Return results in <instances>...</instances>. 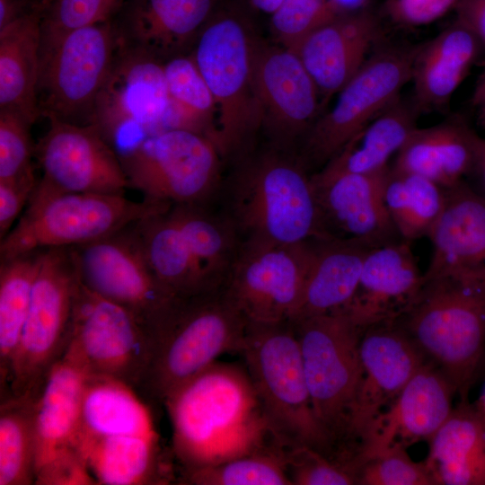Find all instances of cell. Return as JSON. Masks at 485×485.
Instances as JSON below:
<instances>
[{
    "mask_svg": "<svg viewBox=\"0 0 485 485\" xmlns=\"http://www.w3.org/2000/svg\"><path fill=\"white\" fill-rule=\"evenodd\" d=\"M181 474L257 452L274 439L245 368L214 362L163 403Z\"/></svg>",
    "mask_w": 485,
    "mask_h": 485,
    "instance_id": "6da1fadb",
    "label": "cell"
},
{
    "mask_svg": "<svg viewBox=\"0 0 485 485\" xmlns=\"http://www.w3.org/2000/svg\"><path fill=\"white\" fill-rule=\"evenodd\" d=\"M235 163L223 213L241 240L296 244L323 237L312 173L296 153L267 146Z\"/></svg>",
    "mask_w": 485,
    "mask_h": 485,
    "instance_id": "7a4b0ae2",
    "label": "cell"
},
{
    "mask_svg": "<svg viewBox=\"0 0 485 485\" xmlns=\"http://www.w3.org/2000/svg\"><path fill=\"white\" fill-rule=\"evenodd\" d=\"M397 322L466 400L485 353V269L424 279Z\"/></svg>",
    "mask_w": 485,
    "mask_h": 485,
    "instance_id": "3957f363",
    "label": "cell"
},
{
    "mask_svg": "<svg viewBox=\"0 0 485 485\" xmlns=\"http://www.w3.org/2000/svg\"><path fill=\"white\" fill-rule=\"evenodd\" d=\"M247 322L223 287L180 298L154 335L151 360L137 390L164 403L226 352H239Z\"/></svg>",
    "mask_w": 485,
    "mask_h": 485,
    "instance_id": "277c9868",
    "label": "cell"
},
{
    "mask_svg": "<svg viewBox=\"0 0 485 485\" xmlns=\"http://www.w3.org/2000/svg\"><path fill=\"white\" fill-rule=\"evenodd\" d=\"M238 353L278 445L334 458L314 415L293 322L247 323Z\"/></svg>",
    "mask_w": 485,
    "mask_h": 485,
    "instance_id": "5b68a950",
    "label": "cell"
},
{
    "mask_svg": "<svg viewBox=\"0 0 485 485\" xmlns=\"http://www.w3.org/2000/svg\"><path fill=\"white\" fill-rule=\"evenodd\" d=\"M256 41L251 24L241 11L216 7L190 54L216 105L215 143L223 159L237 161L244 156L260 130L252 84Z\"/></svg>",
    "mask_w": 485,
    "mask_h": 485,
    "instance_id": "8992f818",
    "label": "cell"
},
{
    "mask_svg": "<svg viewBox=\"0 0 485 485\" xmlns=\"http://www.w3.org/2000/svg\"><path fill=\"white\" fill-rule=\"evenodd\" d=\"M170 203L125 194L67 192L37 181L23 215L0 240V260L39 250L84 245L110 235Z\"/></svg>",
    "mask_w": 485,
    "mask_h": 485,
    "instance_id": "52a82bcc",
    "label": "cell"
},
{
    "mask_svg": "<svg viewBox=\"0 0 485 485\" xmlns=\"http://www.w3.org/2000/svg\"><path fill=\"white\" fill-rule=\"evenodd\" d=\"M316 419L332 453L346 451L362 367L363 329L335 312L292 321Z\"/></svg>",
    "mask_w": 485,
    "mask_h": 485,
    "instance_id": "ba28073f",
    "label": "cell"
},
{
    "mask_svg": "<svg viewBox=\"0 0 485 485\" xmlns=\"http://www.w3.org/2000/svg\"><path fill=\"white\" fill-rule=\"evenodd\" d=\"M419 46L380 43L375 48L301 142L297 154L309 172L322 168L401 96V89L411 80Z\"/></svg>",
    "mask_w": 485,
    "mask_h": 485,
    "instance_id": "9c48e42d",
    "label": "cell"
},
{
    "mask_svg": "<svg viewBox=\"0 0 485 485\" xmlns=\"http://www.w3.org/2000/svg\"><path fill=\"white\" fill-rule=\"evenodd\" d=\"M72 247L44 250L29 311L11 361L9 396L35 394L63 356L80 284Z\"/></svg>",
    "mask_w": 485,
    "mask_h": 485,
    "instance_id": "30bf717a",
    "label": "cell"
},
{
    "mask_svg": "<svg viewBox=\"0 0 485 485\" xmlns=\"http://www.w3.org/2000/svg\"><path fill=\"white\" fill-rule=\"evenodd\" d=\"M120 161L129 186L170 204H208L223 185V157L209 137L168 128L146 137Z\"/></svg>",
    "mask_w": 485,
    "mask_h": 485,
    "instance_id": "8fae6325",
    "label": "cell"
},
{
    "mask_svg": "<svg viewBox=\"0 0 485 485\" xmlns=\"http://www.w3.org/2000/svg\"><path fill=\"white\" fill-rule=\"evenodd\" d=\"M119 47L117 28L110 21L41 40L38 85L40 115L89 123Z\"/></svg>",
    "mask_w": 485,
    "mask_h": 485,
    "instance_id": "7c38bea8",
    "label": "cell"
},
{
    "mask_svg": "<svg viewBox=\"0 0 485 485\" xmlns=\"http://www.w3.org/2000/svg\"><path fill=\"white\" fill-rule=\"evenodd\" d=\"M153 337L127 309L78 286L65 355L89 375L123 382L135 390L148 368Z\"/></svg>",
    "mask_w": 485,
    "mask_h": 485,
    "instance_id": "4fadbf2b",
    "label": "cell"
},
{
    "mask_svg": "<svg viewBox=\"0 0 485 485\" xmlns=\"http://www.w3.org/2000/svg\"><path fill=\"white\" fill-rule=\"evenodd\" d=\"M312 254V240L284 244L243 239L223 289L247 323L292 322Z\"/></svg>",
    "mask_w": 485,
    "mask_h": 485,
    "instance_id": "5bb4252c",
    "label": "cell"
},
{
    "mask_svg": "<svg viewBox=\"0 0 485 485\" xmlns=\"http://www.w3.org/2000/svg\"><path fill=\"white\" fill-rule=\"evenodd\" d=\"M134 224L72 248L82 283L130 312L154 341L156 330L179 298L171 295L155 277Z\"/></svg>",
    "mask_w": 485,
    "mask_h": 485,
    "instance_id": "9a60e30c",
    "label": "cell"
},
{
    "mask_svg": "<svg viewBox=\"0 0 485 485\" xmlns=\"http://www.w3.org/2000/svg\"><path fill=\"white\" fill-rule=\"evenodd\" d=\"M169 114L163 61L119 41L89 123L113 146L130 132L144 138L168 129Z\"/></svg>",
    "mask_w": 485,
    "mask_h": 485,
    "instance_id": "2e32d148",
    "label": "cell"
},
{
    "mask_svg": "<svg viewBox=\"0 0 485 485\" xmlns=\"http://www.w3.org/2000/svg\"><path fill=\"white\" fill-rule=\"evenodd\" d=\"M252 84L260 130L268 146L297 154L322 113L318 89L298 56L257 40Z\"/></svg>",
    "mask_w": 485,
    "mask_h": 485,
    "instance_id": "e0dca14e",
    "label": "cell"
},
{
    "mask_svg": "<svg viewBox=\"0 0 485 485\" xmlns=\"http://www.w3.org/2000/svg\"><path fill=\"white\" fill-rule=\"evenodd\" d=\"M47 119L48 128L35 146L39 183L59 191L125 194L130 186L119 154L94 125Z\"/></svg>",
    "mask_w": 485,
    "mask_h": 485,
    "instance_id": "ac0fdd59",
    "label": "cell"
},
{
    "mask_svg": "<svg viewBox=\"0 0 485 485\" xmlns=\"http://www.w3.org/2000/svg\"><path fill=\"white\" fill-rule=\"evenodd\" d=\"M361 380L348 442L358 441L428 360L397 321L365 329L359 342Z\"/></svg>",
    "mask_w": 485,
    "mask_h": 485,
    "instance_id": "d6986e66",
    "label": "cell"
},
{
    "mask_svg": "<svg viewBox=\"0 0 485 485\" xmlns=\"http://www.w3.org/2000/svg\"><path fill=\"white\" fill-rule=\"evenodd\" d=\"M454 393L446 376L427 360L372 423L357 448L355 467L391 446L428 441L452 412Z\"/></svg>",
    "mask_w": 485,
    "mask_h": 485,
    "instance_id": "ffe728a7",
    "label": "cell"
},
{
    "mask_svg": "<svg viewBox=\"0 0 485 485\" xmlns=\"http://www.w3.org/2000/svg\"><path fill=\"white\" fill-rule=\"evenodd\" d=\"M389 170L374 174L312 173L322 238L373 245L401 238L384 199Z\"/></svg>",
    "mask_w": 485,
    "mask_h": 485,
    "instance_id": "44dd1931",
    "label": "cell"
},
{
    "mask_svg": "<svg viewBox=\"0 0 485 485\" xmlns=\"http://www.w3.org/2000/svg\"><path fill=\"white\" fill-rule=\"evenodd\" d=\"M381 39L377 17L360 8L321 25L293 49L318 89L322 108L359 70Z\"/></svg>",
    "mask_w": 485,
    "mask_h": 485,
    "instance_id": "7402d4cb",
    "label": "cell"
},
{
    "mask_svg": "<svg viewBox=\"0 0 485 485\" xmlns=\"http://www.w3.org/2000/svg\"><path fill=\"white\" fill-rule=\"evenodd\" d=\"M399 238L370 249L357 291L341 312L363 330L395 322L410 307L424 283L409 244Z\"/></svg>",
    "mask_w": 485,
    "mask_h": 485,
    "instance_id": "603a6c76",
    "label": "cell"
},
{
    "mask_svg": "<svg viewBox=\"0 0 485 485\" xmlns=\"http://www.w3.org/2000/svg\"><path fill=\"white\" fill-rule=\"evenodd\" d=\"M444 189L442 210L428 234L432 254L424 279L485 269V198L465 180Z\"/></svg>",
    "mask_w": 485,
    "mask_h": 485,
    "instance_id": "cb8c5ba5",
    "label": "cell"
},
{
    "mask_svg": "<svg viewBox=\"0 0 485 485\" xmlns=\"http://www.w3.org/2000/svg\"><path fill=\"white\" fill-rule=\"evenodd\" d=\"M217 0H129L120 43L145 50L163 61L193 46L216 8Z\"/></svg>",
    "mask_w": 485,
    "mask_h": 485,
    "instance_id": "d4e9b609",
    "label": "cell"
},
{
    "mask_svg": "<svg viewBox=\"0 0 485 485\" xmlns=\"http://www.w3.org/2000/svg\"><path fill=\"white\" fill-rule=\"evenodd\" d=\"M88 375L63 354L34 394L36 472L59 453L79 449L81 404Z\"/></svg>",
    "mask_w": 485,
    "mask_h": 485,
    "instance_id": "484cf974",
    "label": "cell"
},
{
    "mask_svg": "<svg viewBox=\"0 0 485 485\" xmlns=\"http://www.w3.org/2000/svg\"><path fill=\"white\" fill-rule=\"evenodd\" d=\"M481 46L460 21L419 44L411 73L412 103L419 114L445 109L468 75Z\"/></svg>",
    "mask_w": 485,
    "mask_h": 485,
    "instance_id": "4316f807",
    "label": "cell"
},
{
    "mask_svg": "<svg viewBox=\"0 0 485 485\" xmlns=\"http://www.w3.org/2000/svg\"><path fill=\"white\" fill-rule=\"evenodd\" d=\"M368 242L336 238L312 240V254L293 321L341 312L352 300L361 276Z\"/></svg>",
    "mask_w": 485,
    "mask_h": 485,
    "instance_id": "83f0119b",
    "label": "cell"
},
{
    "mask_svg": "<svg viewBox=\"0 0 485 485\" xmlns=\"http://www.w3.org/2000/svg\"><path fill=\"white\" fill-rule=\"evenodd\" d=\"M425 460L434 484L485 485V410L466 400L428 440Z\"/></svg>",
    "mask_w": 485,
    "mask_h": 485,
    "instance_id": "f1b7e54d",
    "label": "cell"
},
{
    "mask_svg": "<svg viewBox=\"0 0 485 485\" xmlns=\"http://www.w3.org/2000/svg\"><path fill=\"white\" fill-rule=\"evenodd\" d=\"M43 15L30 12L0 30V110L31 125L40 116L38 85Z\"/></svg>",
    "mask_w": 485,
    "mask_h": 485,
    "instance_id": "f546056e",
    "label": "cell"
},
{
    "mask_svg": "<svg viewBox=\"0 0 485 485\" xmlns=\"http://www.w3.org/2000/svg\"><path fill=\"white\" fill-rule=\"evenodd\" d=\"M472 128L460 118L417 128L395 155L392 169L450 187L470 174L473 163Z\"/></svg>",
    "mask_w": 485,
    "mask_h": 485,
    "instance_id": "4dcf8cb0",
    "label": "cell"
},
{
    "mask_svg": "<svg viewBox=\"0 0 485 485\" xmlns=\"http://www.w3.org/2000/svg\"><path fill=\"white\" fill-rule=\"evenodd\" d=\"M170 207L133 225L155 277L171 295L178 298L220 288L210 282L195 260L170 213Z\"/></svg>",
    "mask_w": 485,
    "mask_h": 485,
    "instance_id": "1f68e13d",
    "label": "cell"
},
{
    "mask_svg": "<svg viewBox=\"0 0 485 485\" xmlns=\"http://www.w3.org/2000/svg\"><path fill=\"white\" fill-rule=\"evenodd\" d=\"M419 115L412 101L400 96L317 172L374 174L388 170L390 159L418 128Z\"/></svg>",
    "mask_w": 485,
    "mask_h": 485,
    "instance_id": "d6a6232c",
    "label": "cell"
},
{
    "mask_svg": "<svg viewBox=\"0 0 485 485\" xmlns=\"http://www.w3.org/2000/svg\"><path fill=\"white\" fill-rule=\"evenodd\" d=\"M79 450L97 484H163L172 477L157 435L95 438L81 443Z\"/></svg>",
    "mask_w": 485,
    "mask_h": 485,
    "instance_id": "836d02e7",
    "label": "cell"
},
{
    "mask_svg": "<svg viewBox=\"0 0 485 485\" xmlns=\"http://www.w3.org/2000/svg\"><path fill=\"white\" fill-rule=\"evenodd\" d=\"M79 445L116 436H156L150 412L135 389L119 380L88 375L81 404Z\"/></svg>",
    "mask_w": 485,
    "mask_h": 485,
    "instance_id": "e575fe53",
    "label": "cell"
},
{
    "mask_svg": "<svg viewBox=\"0 0 485 485\" xmlns=\"http://www.w3.org/2000/svg\"><path fill=\"white\" fill-rule=\"evenodd\" d=\"M170 213L207 278L222 287L242 241L230 219L208 204H172Z\"/></svg>",
    "mask_w": 485,
    "mask_h": 485,
    "instance_id": "d590c367",
    "label": "cell"
},
{
    "mask_svg": "<svg viewBox=\"0 0 485 485\" xmlns=\"http://www.w3.org/2000/svg\"><path fill=\"white\" fill-rule=\"evenodd\" d=\"M44 250L0 260V380L8 386L11 361L29 311Z\"/></svg>",
    "mask_w": 485,
    "mask_h": 485,
    "instance_id": "8d00e7d4",
    "label": "cell"
},
{
    "mask_svg": "<svg viewBox=\"0 0 485 485\" xmlns=\"http://www.w3.org/2000/svg\"><path fill=\"white\" fill-rule=\"evenodd\" d=\"M163 71L170 102L168 128L194 131L215 142L216 105L190 55L167 58Z\"/></svg>",
    "mask_w": 485,
    "mask_h": 485,
    "instance_id": "74e56055",
    "label": "cell"
},
{
    "mask_svg": "<svg viewBox=\"0 0 485 485\" xmlns=\"http://www.w3.org/2000/svg\"><path fill=\"white\" fill-rule=\"evenodd\" d=\"M384 199L399 235L410 242L428 236L442 210L445 189L425 177L390 167Z\"/></svg>",
    "mask_w": 485,
    "mask_h": 485,
    "instance_id": "f35d334b",
    "label": "cell"
},
{
    "mask_svg": "<svg viewBox=\"0 0 485 485\" xmlns=\"http://www.w3.org/2000/svg\"><path fill=\"white\" fill-rule=\"evenodd\" d=\"M34 394L9 396L0 410V485L35 482Z\"/></svg>",
    "mask_w": 485,
    "mask_h": 485,
    "instance_id": "ab89813d",
    "label": "cell"
},
{
    "mask_svg": "<svg viewBox=\"0 0 485 485\" xmlns=\"http://www.w3.org/2000/svg\"><path fill=\"white\" fill-rule=\"evenodd\" d=\"M181 481L195 485H292L285 450L257 452L181 474Z\"/></svg>",
    "mask_w": 485,
    "mask_h": 485,
    "instance_id": "60d3db41",
    "label": "cell"
},
{
    "mask_svg": "<svg viewBox=\"0 0 485 485\" xmlns=\"http://www.w3.org/2000/svg\"><path fill=\"white\" fill-rule=\"evenodd\" d=\"M347 12L340 0H283L270 14V29L279 45L293 50L313 31Z\"/></svg>",
    "mask_w": 485,
    "mask_h": 485,
    "instance_id": "b9f144b4",
    "label": "cell"
},
{
    "mask_svg": "<svg viewBox=\"0 0 485 485\" xmlns=\"http://www.w3.org/2000/svg\"><path fill=\"white\" fill-rule=\"evenodd\" d=\"M356 479L360 485H434L425 461H413L402 445L391 446L359 463Z\"/></svg>",
    "mask_w": 485,
    "mask_h": 485,
    "instance_id": "7bdbcfd3",
    "label": "cell"
},
{
    "mask_svg": "<svg viewBox=\"0 0 485 485\" xmlns=\"http://www.w3.org/2000/svg\"><path fill=\"white\" fill-rule=\"evenodd\" d=\"M287 476L292 485L357 484L352 466L313 448L296 447L285 451Z\"/></svg>",
    "mask_w": 485,
    "mask_h": 485,
    "instance_id": "ee69618b",
    "label": "cell"
},
{
    "mask_svg": "<svg viewBox=\"0 0 485 485\" xmlns=\"http://www.w3.org/2000/svg\"><path fill=\"white\" fill-rule=\"evenodd\" d=\"M129 0H53L43 15L42 39L66 31L109 22Z\"/></svg>",
    "mask_w": 485,
    "mask_h": 485,
    "instance_id": "f6af8a7d",
    "label": "cell"
},
{
    "mask_svg": "<svg viewBox=\"0 0 485 485\" xmlns=\"http://www.w3.org/2000/svg\"><path fill=\"white\" fill-rule=\"evenodd\" d=\"M20 115L0 110V180H11L34 172L35 155L31 127Z\"/></svg>",
    "mask_w": 485,
    "mask_h": 485,
    "instance_id": "bcb514c9",
    "label": "cell"
},
{
    "mask_svg": "<svg viewBox=\"0 0 485 485\" xmlns=\"http://www.w3.org/2000/svg\"><path fill=\"white\" fill-rule=\"evenodd\" d=\"M37 485L97 484L78 448L63 451L42 465L35 474Z\"/></svg>",
    "mask_w": 485,
    "mask_h": 485,
    "instance_id": "7dc6e473",
    "label": "cell"
},
{
    "mask_svg": "<svg viewBox=\"0 0 485 485\" xmlns=\"http://www.w3.org/2000/svg\"><path fill=\"white\" fill-rule=\"evenodd\" d=\"M459 0H386L388 17L395 23L406 27H418L431 23L455 8Z\"/></svg>",
    "mask_w": 485,
    "mask_h": 485,
    "instance_id": "c3c4849f",
    "label": "cell"
},
{
    "mask_svg": "<svg viewBox=\"0 0 485 485\" xmlns=\"http://www.w3.org/2000/svg\"><path fill=\"white\" fill-rule=\"evenodd\" d=\"M37 181L34 172L11 180H0V240L13 228L28 204Z\"/></svg>",
    "mask_w": 485,
    "mask_h": 485,
    "instance_id": "681fc988",
    "label": "cell"
},
{
    "mask_svg": "<svg viewBox=\"0 0 485 485\" xmlns=\"http://www.w3.org/2000/svg\"><path fill=\"white\" fill-rule=\"evenodd\" d=\"M456 20L467 26L485 48V0H459Z\"/></svg>",
    "mask_w": 485,
    "mask_h": 485,
    "instance_id": "f907efd6",
    "label": "cell"
},
{
    "mask_svg": "<svg viewBox=\"0 0 485 485\" xmlns=\"http://www.w3.org/2000/svg\"><path fill=\"white\" fill-rule=\"evenodd\" d=\"M471 140L473 152L472 168L468 175L470 183L483 198H485V138L480 137L472 128Z\"/></svg>",
    "mask_w": 485,
    "mask_h": 485,
    "instance_id": "816d5d0a",
    "label": "cell"
},
{
    "mask_svg": "<svg viewBox=\"0 0 485 485\" xmlns=\"http://www.w3.org/2000/svg\"><path fill=\"white\" fill-rule=\"evenodd\" d=\"M30 11L24 0H0V30Z\"/></svg>",
    "mask_w": 485,
    "mask_h": 485,
    "instance_id": "f5cc1de1",
    "label": "cell"
},
{
    "mask_svg": "<svg viewBox=\"0 0 485 485\" xmlns=\"http://www.w3.org/2000/svg\"><path fill=\"white\" fill-rule=\"evenodd\" d=\"M483 71L480 75L474 87L472 104L480 124L485 127V61Z\"/></svg>",
    "mask_w": 485,
    "mask_h": 485,
    "instance_id": "db71d44e",
    "label": "cell"
},
{
    "mask_svg": "<svg viewBox=\"0 0 485 485\" xmlns=\"http://www.w3.org/2000/svg\"><path fill=\"white\" fill-rule=\"evenodd\" d=\"M254 9L271 14L283 0H246Z\"/></svg>",
    "mask_w": 485,
    "mask_h": 485,
    "instance_id": "11a10c76",
    "label": "cell"
},
{
    "mask_svg": "<svg viewBox=\"0 0 485 485\" xmlns=\"http://www.w3.org/2000/svg\"><path fill=\"white\" fill-rule=\"evenodd\" d=\"M480 404H481V405L483 407V409L485 410V395H484V397H483V399H482V402H481Z\"/></svg>",
    "mask_w": 485,
    "mask_h": 485,
    "instance_id": "9f6ffc18",
    "label": "cell"
}]
</instances>
